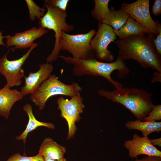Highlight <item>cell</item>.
<instances>
[{"instance_id":"cell-1","label":"cell","mask_w":161,"mask_h":161,"mask_svg":"<svg viewBox=\"0 0 161 161\" xmlns=\"http://www.w3.org/2000/svg\"><path fill=\"white\" fill-rule=\"evenodd\" d=\"M155 35L142 34L120 39L114 42L118 48V55L123 60L132 59L141 66L150 67L161 72V58L154 44Z\"/></svg>"},{"instance_id":"cell-2","label":"cell","mask_w":161,"mask_h":161,"mask_svg":"<svg viewBox=\"0 0 161 161\" xmlns=\"http://www.w3.org/2000/svg\"><path fill=\"white\" fill-rule=\"evenodd\" d=\"M59 57L66 63L73 66L72 71L75 76L78 77L87 75L100 76L106 79L116 89L121 88L123 86L111 78V75L112 72L117 70L119 77L123 78L126 77L130 72L124 60L119 56L115 61L110 63L99 61L96 58L75 59L62 55Z\"/></svg>"},{"instance_id":"cell-3","label":"cell","mask_w":161,"mask_h":161,"mask_svg":"<svg viewBox=\"0 0 161 161\" xmlns=\"http://www.w3.org/2000/svg\"><path fill=\"white\" fill-rule=\"evenodd\" d=\"M98 94L122 105L140 120L148 115L154 106L152 100V94L138 87H123L111 91L101 89L98 91Z\"/></svg>"},{"instance_id":"cell-4","label":"cell","mask_w":161,"mask_h":161,"mask_svg":"<svg viewBox=\"0 0 161 161\" xmlns=\"http://www.w3.org/2000/svg\"><path fill=\"white\" fill-rule=\"evenodd\" d=\"M44 8L47 9V12L39 19L38 24L39 27L52 30L55 33V40L54 48L46 59L47 63L51 64L59 56L62 32L68 33L73 30L74 25L68 24L66 22V11L49 7Z\"/></svg>"},{"instance_id":"cell-5","label":"cell","mask_w":161,"mask_h":161,"mask_svg":"<svg viewBox=\"0 0 161 161\" xmlns=\"http://www.w3.org/2000/svg\"><path fill=\"white\" fill-rule=\"evenodd\" d=\"M82 88L76 82L70 84L63 83L54 74H51L42 84L38 89L31 94L32 101L38 106L40 110L44 109L48 99L56 95H64L70 97L80 93Z\"/></svg>"},{"instance_id":"cell-6","label":"cell","mask_w":161,"mask_h":161,"mask_svg":"<svg viewBox=\"0 0 161 161\" xmlns=\"http://www.w3.org/2000/svg\"><path fill=\"white\" fill-rule=\"evenodd\" d=\"M96 32L94 29L88 32L75 35L62 32L61 35L60 50L68 52L75 59L96 58L90 43Z\"/></svg>"},{"instance_id":"cell-7","label":"cell","mask_w":161,"mask_h":161,"mask_svg":"<svg viewBox=\"0 0 161 161\" xmlns=\"http://www.w3.org/2000/svg\"><path fill=\"white\" fill-rule=\"evenodd\" d=\"M58 109L61 111L60 116L66 120L68 127L66 140L73 138L76 131L75 123L81 120L80 114L83 111L85 105L80 93L71 97L70 99L59 97L56 101Z\"/></svg>"},{"instance_id":"cell-8","label":"cell","mask_w":161,"mask_h":161,"mask_svg":"<svg viewBox=\"0 0 161 161\" xmlns=\"http://www.w3.org/2000/svg\"><path fill=\"white\" fill-rule=\"evenodd\" d=\"M38 45L35 43L26 53L16 60L10 61L7 58L9 49L0 58V73L5 77L6 80V83L2 89H8L13 86L20 85L22 83L21 79L25 76L24 70L22 67L31 51Z\"/></svg>"},{"instance_id":"cell-9","label":"cell","mask_w":161,"mask_h":161,"mask_svg":"<svg viewBox=\"0 0 161 161\" xmlns=\"http://www.w3.org/2000/svg\"><path fill=\"white\" fill-rule=\"evenodd\" d=\"M117 39L113 28L110 26L98 22V30L90 41V44L95 58L108 62L112 61L114 56L108 49L111 42Z\"/></svg>"},{"instance_id":"cell-10","label":"cell","mask_w":161,"mask_h":161,"mask_svg":"<svg viewBox=\"0 0 161 161\" xmlns=\"http://www.w3.org/2000/svg\"><path fill=\"white\" fill-rule=\"evenodd\" d=\"M149 3V0H138L130 4L123 2L121 6L130 17L141 24L151 33L157 35L159 32L158 28L150 15Z\"/></svg>"},{"instance_id":"cell-11","label":"cell","mask_w":161,"mask_h":161,"mask_svg":"<svg viewBox=\"0 0 161 161\" xmlns=\"http://www.w3.org/2000/svg\"><path fill=\"white\" fill-rule=\"evenodd\" d=\"M124 146L129 151L131 158H137L140 155L161 157V151L151 144L148 137H141L135 133L132 139L125 141Z\"/></svg>"},{"instance_id":"cell-12","label":"cell","mask_w":161,"mask_h":161,"mask_svg":"<svg viewBox=\"0 0 161 161\" xmlns=\"http://www.w3.org/2000/svg\"><path fill=\"white\" fill-rule=\"evenodd\" d=\"M39 70L36 72H30L27 77L25 76L24 83L21 89L22 94L26 96L37 91L42 83L47 80L53 71V65L49 63L40 64Z\"/></svg>"},{"instance_id":"cell-13","label":"cell","mask_w":161,"mask_h":161,"mask_svg":"<svg viewBox=\"0 0 161 161\" xmlns=\"http://www.w3.org/2000/svg\"><path fill=\"white\" fill-rule=\"evenodd\" d=\"M48 32L45 29L33 27L23 32L16 33L13 36L8 35L6 44L8 47L14 46L15 49H25L35 44L34 41Z\"/></svg>"},{"instance_id":"cell-14","label":"cell","mask_w":161,"mask_h":161,"mask_svg":"<svg viewBox=\"0 0 161 161\" xmlns=\"http://www.w3.org/2000/svg\"><path fill=\"white\" fill-rule=\"evenodd\" d=\"M24 96L16 89H0V115L7 119L13 106Z\"/></svg>"},{"instance_id":"cell-15","label":"cell","mask_w":161,"mask_h":161,"mask_svg":"<svg viewBox=\"0 0 161 161\" xmlns=\"http://www.w3.org/2000/svg\"><path fill=\"white\" fill-rule=\"evenodd\" d=\"M66 152L65 147L48 137L45 138L42 142L38 154L43 157L58 160L64 158Z\"/></svg>"},{"instance_id":"cell-16","label":"cell","mask_w":161,"mask_h":161,"mask_svg":"<svg viewBox=\"0 0 161 161\" xmlns=\"http://www.w3.org/2000/svg\"><path fill=\"white\" fill-rule=\"evenodd\" d=\"M23 110L27 114L28 117V121L25 130L21 134L16 137L17 140H22L25 143L27 138L29 134L32 131L40 126H44L50 129H55L54 125L51 123H46L38 120L34 116L31 105L29 103L25 105L23 107Z\"/></svg>"},{"instance_id":"cell-17","label":"cell","mask_w":161,"mask_h":161,"mask_svg":"<svg viewBox=\"0 0 161 161\" xmlns=\"http://www.w3.org/2000/svg\"><path fill=\"white\" fill-rule=\"evenodd\" d=\"M109 8V11L102 23L110 26L114 30H118L126 23L129 16L122 6L118 10L112 6Z\"/></svg>"},{"instance_id":"cell-18","label":"cell","mask_w":161,"mask_h":161,"mask_svg":"<svg viewBox=\"0 0 161 161\" xmlns=\"http://www.w3.org/2000/svg\"><path fill=\"white\" fill-rule=\"evenodd\" d=\"M113 30L115 35L120 39L142 34L151 33L145 28L130 17L121 28L117 30Z\"/></svg>"},{"instance_id":"cell-19","label":"cell","mask_w":161,"mask_h":161,"mask_svg":"<svg viewBox=\"0 0 161 161\" xmlns=\"http://www.w3.org/2000/svg\"><path fill=\"white\" fill-rule=\"evenodd\" d=\"M126 127L129 130H137L142 132L143 137H148L152 132L159 133L161 131V122L142 121L137 119L128 120L125 124Z\"/></svg>"},{"instance_id":"cell-20","label":"cell","mask_w":161,"mask_h":161,"mask_svg":"<svg viewBox=\"0 0 161 161\" xmlns=\"http://www.w3.org/2000/svg\"><path fill=\"white\" fill-rule=\"evenodd\" d=\"M94 7L91 11L92 16L98 22H102L109 11V0H94Z\"/></svg>"},{"instance_id":"cell-21","label":"cell","mask_w":161,"mask_h":161,"mask_svg":"<svg viewBox=\"0 0 161 161\" xmlns=\"http://www.w3.org/2000/svg\"><path fill=\"white\" fill-rule=\"evenodd\" d=\"M29 12L30 20L32 21L36 18L39 19L45 15L46 10L37 5L32 0H26Z\"/></svg>"},{"instance_id":"cell-22","label":"cell","mask_w":161,"mask_h":161,"mask_svg":"<svg viewBox=\"0 0 161 161\" xmlns=\"http://www.w3.org/2000/svg\"><path fill=\"white\" fill-rule=\"evenodd\" d=\"M6 161H44L43 157L38 154L32 157L22 156L16 153L10 156Z\"/></svg>"},{"instance_id":"cell-23","label":"cell","mask_w":161,"mask_h":161,"mask_svg":"<svg viewBox=\"0 0 161 161\" xmlns=\"http://www.w3.org/2000/svg\"><path fill=\"white\" fill-rule=\"evenodd\" d=\"M69 0H45L43 8L46 7H57L60 9L66 11Z\"/></svg>"},{"instance_id":"cell-24","label":"cell","mask_w":161,"mask_h":161,"mask_svg":"<svg viewBox=\"0 0 161 161\" xmlns=\"http://www.w3.org/2000/svg\"><path fill=\"white\" fill-rule=\"evenodd\" d=\"M161 119V105L154 106L148 116L143 120V121H156Z\"/></svg>"},{"instance_id":"cell-25","label":"cell","mask_w":161,"mask_h":161,"mask_svg":"<svg viewBox=\"0 0 161 161\" xmlns=\"http://www.w3.org/2000/svg\"><path fill=\"white\" fill-rule=\"evenodd\" d=\"M158 26L159 33L154 40V44L155 49L158 54L161 55V24L158 21H156Z\"/></svg>"},{"instance_id":"cell-26","label":"cell","mask_w":161,"mask_h":161,"mask_svg":"<svg viewBox=\"0 0 161 161\" xmlns=\"http://www.w3.org/2000/svg\"><path fill=\"white\" fill-rule=\"evenodd\" d=\"M152 14L155 16H158L161 14V0H155L152 8Z\"/></svg>"},{"instance_id":"cell-27","label":"cell","mask_w":161,"mask_h":161,"mask_svg":"<svg viewBox=\"0 0 161 161\" xmlns=\"http://www.w3.org/2000/svg\"><path fill=\"white\" fill-rule=\"evenodd\" d=\"M131 161H161V157L147 156L141 159L136 158L135 160Z\"/></svg>"},{"instance_id":"cell-28","label":"cell","mask_w":161,"mask_h":161,"mask_svg":"<svg viewBox=\"0 0 161 161\" xmlns=\"http://www.w3.org/2000/svg\"><path fill=\"white\" fill-rule=\"evenodd\" d=\"M151 80L152 82H161V72L158 71L154 72Z\"/></svg>"},{"instance_id":"cell-29","label":"cell","mask_w":161,"mask_h":161,"mask_svg":"<svg viewBox=\"0 0 161 161\" xmlns=\"http://www.w3.org/2000/svg\"><path fill=\"white\" fill-rule=\"evenodd\" d=\"M150 142L153 145H157L159 147H161V138L155 139H149Z\"/></svg>"},{"instance_id":"cell-30","label":"cell","mask_w":161,"mask_h":161,"mask_svg":"<svg viewBox=\"0 0 161 161\" xmlns=\"http://www.w3.org/2000/svg\"><path fill=\"white\" fill-rule=\"evenodd\" d=\"M2 31L0 32V45H2L5 46V47L8 48L7 45H6L3 42V39L4 38H6L8 36V35L6 36H3L2 35Z\"/></svg>"},{"instance_id":"cell-31","label":"cell","mask_w":161,"mask_h":161,"mask_svg":"<svg viewBox=\"0 0 161 161\" xmlns=\"http://www.w3.org/2000/svg\"><path fill=\"white\" fill-rule=\"evenodd\" d=\"M43 158L44 161H67L66 159L64 157L58 160H52L45 157H43Z\"/></svg>"},{"instance_id":"cell-32","label":"cell","mask_w":161,"mask_h":161,"mask_svg":"<svg viewBox=\"0 0 161 161\" xmlns=\"http://www.w3.org/2000/svg\"><path fill=\"white\" fill-rule=\"evenodd\" d=\"M0 116H1L0 115Z\"/></svg>"}]
</instances>
